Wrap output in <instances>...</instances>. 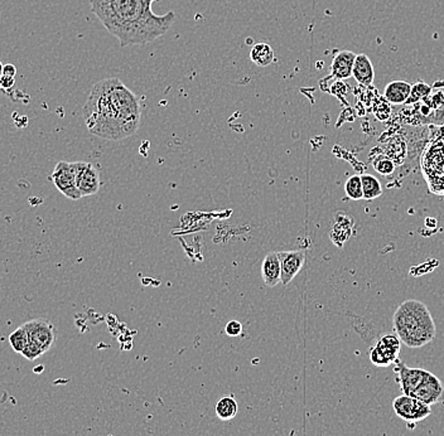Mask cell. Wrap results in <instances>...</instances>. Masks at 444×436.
<instances>
[{
	"label": "cell",
	"instance_id": "obj_26",
	"mask_svg": "<svg viewBox=\"0 0 444 436\" xmlns=\"http://www.w3.org/2000/svg\"><path fill=\"white\" fill-rule=\"evenodd\" d=\"M225 332L230 337H238V335L243 333V324L238 322V320H230L226 324V327H225Z\"/></svg>",
	"mask_w": 444,
	"mask_h": 436
},
{
	"label": "cell",
	"instance_id": "obj_30",
	"mask_svg": "<svg viewBox=\"0 0 444 436\" xmlns=\"http://www.w3.org/2000/svg\"><path fill=\"white\" fill-rule=\"evenodd\" d=\"M0 16H1V14H0Z\"/></svg>",
	"mask_w": 444,
	"mask_h": 436
},
{
	"label": "cell",
	"instance_id": "obj_1",
	"mask_svg": "<svg viewBox=\"0 0 444 436\" xmlns=\"http://www.w3.org/2000/svg\"><path fill=\"white\" fill-rule=\"evenodd\" d=\"M87 129L106 141H123L141 125V103L136 93L116 77L95 83L84 106Z\"/></svg>",
	"mask_w": 444,
	"mask_h": 436
},
{
	"label": "cell",
	"instance_id": "obj_17",
	"mask_svg": "<svg viewBox=\"0 0 444 436\" xmlns=\"http://www.w3.org/2000/svg\"><path fill=\"white\" fill-rule=\"evenodd\" d=\"M412 91V85L406 81H393L385 87L384 97L390 103H406Z\"/></svg>",
	"mask_w": 444,
	"mask_h": 436
},
{
	"label": "cell",
	"instance_id": "obj_13",
	"mask_svg": "<svg viewBox=\"0 0 444 436\" xmlns=\"http://www.w3.org/2000/svg\"><path fill=\"white\" fill-rule=\"evenodd\" d=\"M358 54L351 51H338L333 56L331 64V75L332 78H336L337 81L347 80L353 77V64Z\"/></svg>",
	"mask_w": 444,
	"mask_h": 436
},
{
	"label": "cell",
	"instance_id": "obj_28",
	"mask_svg": "<svg viewBox=\"0 0 444 436\" xmlns=\"http://www.w3.org/2000/svg\"><path fill=\"white\" fill-rule=\"evenodd\" d=\"M3 75L9 76V77H16V66L8 64L3 67Z\"/></svg>",
	"mask_w": 444,
	"mask_h": 436
},
{
	"label": "cell",
	"instance_id": "obj_3",
	"mask_svg": "<svg viewBox=\"0 0 444 436\" xmlns=\"http://www.w3.org/2000/svg\"><path fill=\"white\" fill-rule=\"evenodd\" d=\"M393 327L401 343L412 350L429 345L437 334L435 323L428 307L415 299L401 303L394 313Z\"/></svg>",
	"mask_w": 444,
	"mask_h": 436
},
{
	"label": "cell",
	"instance_id": "obj_16",
	"mask_svg": "<svg viewBox=\"0 0 444 436\" xmlns=\"http://www.w3.org/2000/svg\"><path fill=\"white\" fill-rule=\"evenodd\" d=\"M353 77L361 86L370 87L373 85L375 78L374 66L368 54H360L356 56L353 64Z\"/></svg>",
	"mask_w": 444,
	"mask_h": 436
},
{
	"label": "cell",
	"instance_id": "obj_19",
	"mask_svg": "<svg viewBox=\"0 0 444 436\" xmlns=\"http://www.w3.org/2000/svg\"><path fill=\"white\" fill-rule=\"evenodd\" d=\"M215 412L220 420H233L238 412V401L233 399V396H223L217 401Z\"/></svg>",
	"mask_w": 444,
	"mask_h": 436
},
{
	"label": "cell",
	"instance_id": "obj_15",
	"mask_svg": "<svg viewBox=\"0 0 444 436\" xmlns=\"http://www.w3.org/2000/svg\"><path fill=\"white\" fill-rule=\"evenodd\" d=\"M353 217L346 213H337L336 220L333 223V227L331 230V240L332 243L337 245L338 248H342V245L346 243L347 240L353 235Z\"/></svg>",
	"mask_w": 444,
	"mask_h": 436
},
{
	"label": "cell",
	"instance_id": "obj_7",
	"mask_svg": "<svg viewBox=\"0 0 444 436\" xmlns=\"http://www.w3.org/2000/svg\"><path fill=\"white\" fill-rule=\"evenodd\" d=\"M401 340L395 333L385 334L370 350V361L374 366L384 368L394 365L399 360Z\"/></svg>",
	"mask_w": 444,
	"mask_h": 436
},
{
	"label": "cell",
	"instance_id": "obj_2",
	"mask_svg": "<svg viewBox=\"0 0 444 436\" xmlns=\"http://www.w3.org/2000/svg\"><path fill=\"white\" fill-rule=\"evenodd\" d=\"M156 0H90L91 11L121 47L151 44L168 32L177 16L173 11L157 16Z\"/></svg>",
	"mask_w": 444,
	"mask_h": 436
},
{
	"label": "cell",
	"instance_id": "obj_11",
	"mask_svg": "<svg viewBox=\"0 0 444 436\" xmlns=\"http://www.w3.org/2000/svg\"><path fill=\"white\" fill-rule=\"evenodd\" d=\"M76 174L77 188L80 191L82 197L94 196L100 189V176L98 168H95L91 163L75 162L71 163Z\"/></svg>",
	"mask_w": 444,
	"mask_h": 436
},
{
	"label": "cell",
	"instance_id": "obj_22",
	"mask_svg": "<svg viewBox=\"0 0 444 436\" xmlns=\"http://www.w3.org/2000/svg\"><path fill=\"white\" fill-rule=\"evenodd\" d=\"M28 340L27 329L24 328V325H21L9 335V345L16 353H22L27 347Z\"/></svg>",
	"mask_w": 444,
	"mask_h": 436
},
{
	"label": "cell",
	"instance_id": "obj_27",
	"mask_svg": "<svg viewBox=\"0 0 444 436\" xmlns=\"http://www.w3.org/2000/svg\"><path fill=\"white\" fill-rule=\"evenodd\" d=\"M16 85V78L14 77H9V76H1L0 77V88H6L9 90L11 87Z\"/></svg>",
	"mask_w": 444,
	"mask_h": 436
},
{
	"label": "cell",
	"instance_id": "obj_9",
	"mask_svg": "<svg viewBox=\"0 0 444 436\" xmlns=\"http://www.w3.org/2000/svg\"><path fill=\"white\" fill-rule=\"evenodd\" d=\"M51 179L56 186V188L59 189L61 193L66 196L67 198L72 201L82 198L81 193L77 188L76 174H75V171H74L71 163H57V166L54 168V173L51 176Z\"/></svg>",
	"mask_w": 444,
	"mask_h": 436
},
{
	"label": "cell",
	"instance_id": "obj_24",
	"mask_svg": "<svg viewBox=\"0 0 444 436\" xmlns=\"http://www.w3.org/2000/svg\"><path fill=\"white\" fill-rule=\"evenodd\" d=\"M374 168L376 172H379L383 176H390L391 173H394L395 171V164L390 158L379 156L374 161Z\"/></svg>",
	"mask_w": 444,
	"mask_h": 436
},
{
	"label": "cell",
	"instance_id": "obj_21",
	"mask_svg": "<svg viewBox=\"0 0 444 436\" xmlns=\"http://www.w3.org/2000/svg\"><path fill=\"white\" fill-rule=\"evenodd\" d=\"M432 92H433V87L429 86L428 83L422 81L417 82L412 85V91L405 105H415V103H420L424 98L430 96Z\"/></svg>",
	"mask_w": 444,
	"mask_h": 436
},
{
	"label": "cell",
	"instance_id": "obj_8",
	"mask_svg": "<svg viewBox=\"0 0 444 436\" xmlns=\"http://www.w3.org/2000/svg\"><path fill=\"white\" fill-rule=\"evenodd\" d=\"M393 410L401 420L412 422V424L425 420L433 411L432 406L424 404L420 400L408 396V395H400L395 397L393 401Z\"/></svg>",
	"mask_w": 444,
	"mask_h": 436
},
{
	"label": "cell",
	"instance_id": "obj_29",
	"mask_svg": "<svg viewBox=\"0 0 444 436\" xmlns=\"http://www.w3.org/2000/svg\"><path fill=\"white\" fill-rule=\"evenodd\" d=\"M3 67H4V66H3V64L0 62V77L3 76Z\"/></svg>",
	"mask_w": 444,
	"mask_h": 436
},
{
	"label": "cell",
	"instance_id": "obj_10",
	"mask_svg": "<svg viewBox=\"0 0 444 436\" xmlns=\"http://www.w3.org/2000/svg\"><path fill=\"white\" fill-rule=\"evenodd\" d=\"M27 329L28 338L39 345L46 353L52 348L57 340V330L54 324L46 319H33L31 322L23 324Z\"/></svg>",
	"mask_w": 444,
	"mask_h": 436
},
{
	"label": "cell",
	"instance_id": "obj_5",
	"mask_svg": "<svg viewBox=\"0 0 444 436\" xmlns=\"http://www.w3.org/2000/svg\"><path fill=\"white\" fill-rule=\"evenodd\" d=\"M430 141L422 158V171L430 192L444 194V126Z\"/></svg>",
	"mask_w": 444,
	"mask_h": 436
},
{
	"label": "cell",
	"instance_id": "obj_12",
	"mask_svg": "<svg viewBox=\"0 0 444 436\" xmlns=\"http://www.w3.org/2000/svg\"><path fill=\"white\" fill-rule=\"evenodd\" d=\"M278 255H279L281 268H282V275H281L282 284L288 285L299 274V271L303 269L306 253L303 250H294V251H281L278 253Z\"/></svg>",
	"mask_w": 444,
	"mask_h": 436
},
{
	"label": "cell",
	"instance_id": "obj_6",
	"mask_svg": "<svg viewBox=\"0 0 444 436\" xmlns=\"http://www.w3.org/2000/svg\"><path fill=\"white\" fill-rule=\"evenodd\" d=\"M413 113L422 124L444 126V91L432 92L430 96L415 103Z\"/></svg>",
	"mask_w": 444,
	"mask_h": 436
},
{
	"label": "cell",
	"instance_id": "obj_14",
	"mask_svg": "<svg viewBox=\"0 0 444 436\" xmlns=\"http://www.w3.org/2000/svg\"><path fill=\"white\" fill-rule=\"evenodd\" d=\"M282 275V268H281V260L278 253H266V258L261 264V278L266 283V286L274 288L279 283H282L281 279Z\"/></svg>",
	"mask_w": 444,
	"mask_h": 436
},
{
	"label": "cell",
	"instance_id": "obj_20",
	"mask_svg": "<svg viewBox=\"0 0 444 436\" xmlns=\"http://www.w3.org/2000/svg\"><path fill=\"white\" fill-rule=\"evenodd\" d=\"M363 183V200L374 201L383 194V187L379 179L371 174L361 176Z\"/></svg>",
	"mask_w": 444,
	"mask_h": 436
},
{
	"label": "cell",
	"instance_id": "obj_4",
	"mask_svg": "<svg viewBox=\"0 0 444 436\" xmlns=\"http://www.w3.org/2000/svg\"><path fill=\"white\" fill-rule=\"evenodd\" d=\"M394 365L403 395L420 400L429 406L444 402V385L434 373L424 368L409 367L400 360Z\"/></svg>",
	"mask_w": 444,
	"mask_h": 436
},
{
	"label": "cell",
	"instance_id": "obj_18",
	"mask_svg": "<svg viewBox=\"0 0 444 436\" xmlns=\"http://www.w3.org/2000/svg\"><path fill=\"white\" fill-rule=\"evenodd\" d=\"M250 59L259 67H268L276 61V54L269 44H258L250 51Z\"/></svg>",
	"mask_w": 444,
	"mask_h": 436
},
{
	"label": "cell",
	"instance_id": "obj_25",
	"mask_svg": "<svg viewBox=\"0 0 444 436\" xmlns=\"http://www.w3.org/2000/svg\"><path fill=\"white\" fill-rule=\"evenodd\" d=\"M21 355H23V357H26L28 361H34V360H37L39 357L44 355V350H41L39 345H36L32 340H28L27 347L24 348Z\"/></svg>",
	"mask_w": 444,
	"mask_h": 436
},
{
	"label": "cell",
	"instance_id": "obj_23",
	"mask_svg": "<svg viewBox=\"0 0 444 436\" xmlns=\"http://www.w3.org/2000/svg\"><path fill=\"white\" fill-rule=\"evenodd\" d=\"M345 192L350 200H363V183L360 176H351L345 184Z\"/></svg>",
	"mask_w": 444,
	"mask_h": 436
}]
</instances>
